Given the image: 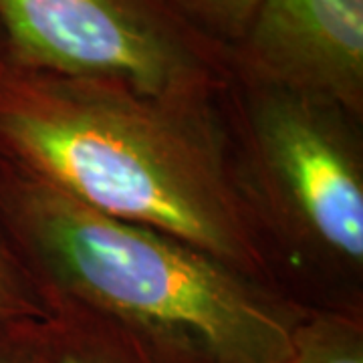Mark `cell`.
Returning a JSON list of instances; mask_svg holds the SVG:
<instances>
[{"instance_id": "52a82bcc", "label": "cell", "mask_w": 363, "mask_h": 363, "mask_svg": "<svg viewBox=\"0 0 363 363\" xmlns=\"http://www.w3.org/2000/svg\"><path fill=\"white\" fill-rule=\"evenodd\" d=\"M286 363H363V309L313 307L293 331Z\"/></svg>"}, {"instance_id": "5b68a950", "label": "cell", "mask_w": 363, "mask_h": 363, "mask_svg": "<svg viewBox=\"0 0 363 363\" xmlns=\"http://www.w3.org/2000/svg\"><path fill=\"white\" fill-rule=\"evenodd\" d=\"M228 49L234 79L363 119V0H260Z\"/></svg>"}, {"instance_id": "ba28073f", "label": "cell", "mask_w": 363, "mask_h": 363, "mask_svg": "<svg viewBox=\"0 0 363 363\" xmlns=\"http://www.w3.org/2000/svg\"><path fill=\"white\" fill-rule=\"evenodd\" d=\"M49 311L0 218V329L23 321H40Z\"/></svg>"}, {"instance_id": "7a4b0ae2", "label": "cell", "mask_w": 363, "mask_h": 363, "mask_svg": "<svg viewBox=\"0 0 363 363\" xmlns=\"http://www.w3.org/2000/svg\"><path fill=\"white\" fill-rule=\"evenodd\" d=\"M0 218L43 298L188 341L216 363H286L311 311L190 242L0 162Z\"/></svg>"}, {"instance_id": "8992f818", "label": "cell", "mask_w": 363, "mask_h": 363, "mask_svg": "<svg viewBox=\"0 0 363 363\" xmlns=\"http://www.w3.org/2000/svg\"><path fill=\"white\" fill-rule=\"evenodd\" d=\"M40 321L47 363H216L188 341L71 303H49Z\"/></svg>"}, {"instance_id": "6da1fadb", "label": "cell", "mask_w": 363, "mask_h": 363, "mask_svg": "<svg viewBox=\"0 0 363 363\" xmlns=\"http://www.w3.org/2000/svg\"><path fill=\"white\" fill-rule=\"evenodd\" d=\"M220 99L59 75L18 61L0 39V162L291 293L242 190Z\"/></svg>"}, {"instance_id": "3957f363", "label": "cell", "mask_w": 363, "mask_h": 363, "mask_svg": "<svg viewBox=\"0 0 363 363\" xmlns=\"http://www.w3.org/2000/svg\"><path fill=\"white\" fill-rule=\"evenodd\" d=\"M220 105L242 190L286 289L309 307L363 309L362 119L238 79Z\"/></svg>"}, {"instance_id": "9c48e42d", "label": "cell", "mask_w": 363, "mask_h": 363, "mask_svg": "<svg viewBox=\"0 0 363 363\" xmlns=\"http://www.w3.org/2000/svg\"><path fill=\"white\" fill-rule=\"evenodd\" d=\"M198 18L228 47L240 39L260 0H188Z\"/></svg>"}, {"instance_id": "30bf717a", "label": "cell", "mask_w": 363, "mask_h": 363, "mask_svg": "<svg viewBox=\"0 0 363 363\" xmlns=\"http://www.w3.org/2000/svg\"><path fill=\"white\" fill-rule=\"evenodd\" d=\"M40 321H23L0 329V363H47Z\"/></svg>"}, {"instance_id": "277c9868", "label": "cell", "mask_w": 363, "mask_h": 363, "mask_svg": "<svg viewBox=\"0 0 363 363\" xmlns=\"http://www.w3.org/2000/svg\"><path fill=\"white\" fill-rule=\"evenodd\" d=\"M0 39L26 65L174 101H218L230 49L188 0H0Z\"/></svg>"}]
</instances>
